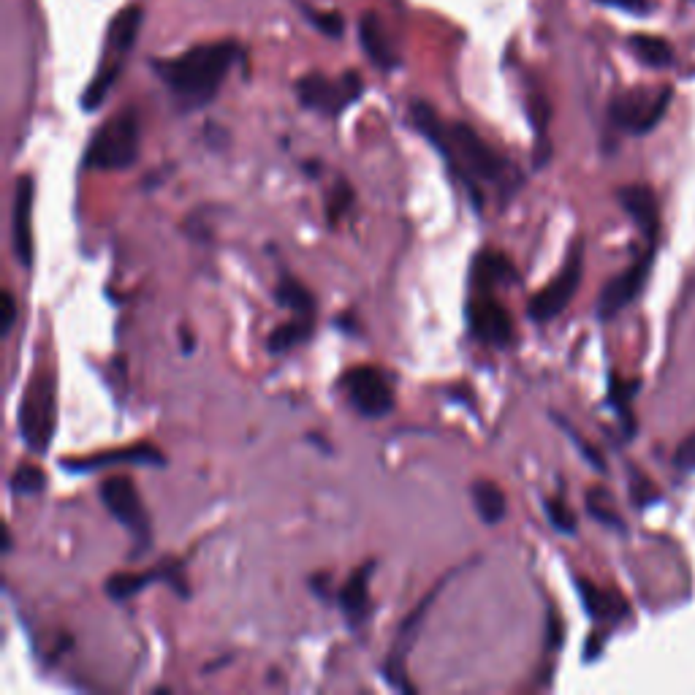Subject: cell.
I'll return each mask as SVG.
<instances>
[{
  "label": "cell",
  "instance_id": "cell-1",
  "mask_svg": "<svg viewBox=\"0 0 695 695\" xmlns=\"http://www.w3.org/2000/svg\"><path fill=\"white\" fill-rule=\"evenodd\" d=\"M410 123L416 125V131L438 150L440 158L446 161L448 172L454 174V180L467 191L476 212L484 210V193H481L484 182L505 188V193H511L522 182L514 163L497 155L470 125L443 123L435 106H429L427 101L410 104Z\"/></svg>",
  "mask_w": 695,
  "mask_h": 695
},
{
  "label": "cell",
  "instance_id": "cell-2",
  "mask_svg": "<svg viewBox=\"0 0 695 695\" xmlns=\"http://www.w3.org/2000/svg\"><path fill=\"white\" fill-rule=\"evenodd\" d=\"M239 55L234 41H212L182 52L180 58L155 60V74L182 109H199L218 96Z\"/></svg>",
  "mask_w": 695,
  "mask_h": 695
},
{
  "label": "cell",
  "instance_id": "cell-3",
  "mask_svg": "<svg viewBox=\"0 0 695 695\" xmlns=\"http://www.w3.org/2000/svg\"><path fill=\"white\" fill-rule=\"evenodd\" d=\"M142 128L136 109H123L98 128L85 150V169L90 172H125L139 161Z\"/></svg>",
  "mask_w": 695,
  "mask_h": 695
},
{
  "label": "cell",
  "instance_id": "cell-4",
  "mask_svg": "<svg viewBox=\"0 0 695 695\" xmlns=\"http://www.w3.org/2000/svg\"><path fill=\"white\" fill-rule=\"evenodd\" d=\"M58 427V381L52 370H36L20 402V435L33 454L52 446Z\"/></svg>",
  "mask_w": 695,
  "mask_h": 695
},
{
  "label": "cell",
  "instance_id": "cell-5",
  "mask_svg": "<svg viewBox=\"0 0 695 695\" xmlns=\"http://www.w3.org/2000/svg\"><path fill=\"white\" fill-rule=\"evenodd\" d=\"M98 495H101L106 511L115 516L117 522L128 530V535L134 538L136 546L131 552V560H139L153 543V522H150V514L144 508L136 484L128 476H109L98 484Z\"/></svg>",
  "mask_w": 695,
  "mask_h": 695
},
{
  "label": "cell",
  "instance_id": "cell-6",
  "mask_svg": "<svg viewBox=\"0 0 695 695\" xmlns=\"http://www.w3.org/2000/svg\"><path fill=\"white\" fill-rule=\"evenodd\" d=\"M364 93V82L356 71H345L340 79H329L324 74H307L296 82L299 104L318 112V115L337 117L348 106H353Z\"/></svg>",
  "mask_w": 695,
  "mask_h": 695
},
{
  "label": "cell",
  "instance_id": "cell-7",
  "mask_svg": "<svg viewBox=\"0 0 695 695\" xmlns=\"http://www.w3.org/2000/svg\"><path fill=\"white\" fill-rule=\"evenodd\" d=\"M581 277H584V242H576L568 258H565V267L557 272V277L530 299L527 315L533 318L535 324L554 321L565 307L571 305V299L581 286Z\"/></svg>",
  "mask_w": 695,
  "mask_h": 695
},
{
  "label": "cell",
  "instance_id": "cell-8",
  "mask_svg": "<svg viewBox=\"0 0 695 695\" xmlns=\"http://www.w3.org/2000/svg\"><path fill=\"white\" fill-rule=\"evenodd\" d=\"M674 90L671 87H660L655 93L649 90H630L622 93L619 98L611 101V123L628 131V134H649L668 112Z\"/></svg>",
  "mask_w": 695,
  "mask_h": 695
},
{
  "label": "cell",
  "instance_id": "cell-9",
  "mask_svg": "<svg viewBox=\"0 0 695 695\" xmlns=\"http://www.w3.org/2000/svg\"><path fill=\"white\" fill-rule=\"evenodd\" d=\"M467 326L478 343L492 345V348H508L514 343L516 329L514 318L505 310V305L492 296V291H473L467 299Z\"/></svg>",
  "mask_w": 695,
  "mask_h": 695
},
{
  "label": "cell",
  "instance_id": "cell-10",
  "mask_svg": "<svg viewBox=\"0 0 695 695\" xmlns=\"http://www.w3.org/2000/svg\"><path fill=\"white\" fill-rule=\"evenodd\" d=\"M451 576H454V573L443 576V581L435 584V590L429 592L427 598L421 600L419 606L410 611L408 619H405V622L400 625V630H397V638H394V644H391L389 657H386V663H383V676H386V682H389L394 690H402V693H416V687L408 682V666H405V663H408L413 641H416V636H419L421 622H424V617H427L429 603L438 598L440 590L446 587V581L451 579Z\"/></svg>",
  "mask_w": 695,
  "mask_h": 695
},
{
  "label": "cell",
  "instance_id": "cell-11",
  "mask_svg": "<svg viewBox=\"0 0 695 695\" xmlns=\"http://www.w3.org/2000/svg\"><path fill=\"white\" fill-rule=\"evenodd\" d=\"M345 397L367 419H383L394 408V389L378 367H353L343 378Z\"/></svg>",
  "mask_w": 695,
  "mask_h": 695
},
{
  "label": "cell",
  "instance_id": "cell-12",
  "mask_svg": "<svg viewBox=\"0 0 695 695\" xmlns=\"http://www.w3.org/2000/svg\"><path fill=\"white\" fill-rule=\"evenodd\" d=\"M155 581H163L172 592H177L180 598H191V587H188V576H185V568L182 562L177 560H163L155 571H120L115 576H109L104 584L106 595L117 603H125V600L142 595L150 584Z\"/></svg>",
  "mask_w": 695,
  "mask_h": 695
},
{
  "label": "cell",
  "instance_id": "cell-13",
  "mask_svg": "<svg viewBox=\"0 0 695 695\" xmlns=\"http://www.w3.org/2000/svg\"><path fill=\"white\" fill-rule=\"evenodd\" d=\"M652 258H655V248H649L644 256H638L625 272L611 277L609 283L603 286L598 302H595V313H598L600 321H609V318L622 313L625 307L633 305V299L641 294V288L647 286V277L652 272Z\"/></svg>",
  "mask_w": 695,
  "mask_h": 695
},
{
  "label": "cell",
  "instance_id": "cell-14",
  "mask_svg": "<svg viewBox=\"0 0 695 695\" xmlns=\"http://www.w3.org/2000/svg\"><path fill=\"white\" fill-rule=\"evenodd\" d=\"M112 465H144V467H163L166 465V457L163 451L153 443H134V446L112 448V451H101V454H93V457H77V459H63L60 467L68 470V473H93V470H104V467Z\"/></svg>",
  "mask_w": 695,
  "mask_h": 695
},
{
  "label": "cell",
  "instance_id": "cell-15",
  "mask_svg": "<svg viewBox=\"0 0 695 695\" xmlns=\"http://www.w3.org/2000/svg\"><path fill=\"white\" fill-rule=\"evenodd\" d=\"M33 177L20 174L14 188V207H11V248L17 264L30 269L33 264Z\"/></svg>",
  "mask_w": 695,
  "mask_h": 695
},
{
  "label": "cell",
  "instance_id": "cell-16",
  "mask_svg": "<svg viewBox=\"0 0 695 695\" xmlns=\"http://www.w3.org/2000/svg\"><path fill=\"white\" fill-rule=\"evenodd\" d=\"M375 573V562H364L362 568L348 576L340 592H337V603L343 611L345 622L351 628H362L367 617H370V579Z\"/></svg>",
  "mask_w": 695,
  "mask_h": 695
},
{
  "label": "cell",
  "instance_id": "cell-17",
  "mask_svg": "<svg viewBox=\"0 0 695 695\" xmlns=\"http://www.w3.org/2000/svg\"><path fill=\"white\" fill-rule=\"evenodd\" d=\"M617 201L625 207L636 226L647 234L649 242H655L660 231V207L649 185H625L617 191Z\"/></svg>",
  "mask_w": 695,
  "mask_h": 695
},
{
  "label": "cell",
  "instance_id": "cell-18",
  "mask_svg": "<svg viewBox=\"0 0 695 695\" xmlns=\"http://www.w3.org/2000/svg\"><path fill=\"white\" fill-rule=\"evenodd\" d=\"M576 590H579L581 606L595 622H611L614 625L619 619L628 617V600L622 598L619 592L600 590L587 579H576Z\"/></svg>",
  "mask_w": 695,
  "mask_h": 695
},
{
  "label": "cell",
  "instance_id": "cell-19",
  "mask_svg": "<svg viewBox=\"0 0 695 695\" xmlns=\"http://www.w3.org/2000/svg\"><path fill=\"white\" fill-rule=\"evenodd\" d=\"M514 264L497 253V250H484L478 253L476 261H473V272H470V283H473V291H492L495 286H511L516 280Z\"/></svg>",
  "mask_w": 695,
  "mask_h": 695
},
{
  "label": "cell",
  "instance_id": "cell-20",
  "mask_svg": "<svg viewBox=\"0 0 695 695\" xmlns=\"http://www.w3.org/2000/svg\"><path fill=\"white\" fill-rule=\"evenodd\" d=\"M142 6H125L109 25V39H106V60H120L134 49L136 36L142 30Z\"/></svg>",
  "mask_w": 695,
  "mask_h": 695
},
{
  "label": "cell",
  "instance_id": "cell-21",
  "mask_svg": "<svg viewBox=\"0 0 695 695\" xmlns=\"http://www.w3.org/2000/svg\"><path fill=\"white\" fill-rule=\"evenodd\" d=\"M359 41H362L367 58L381 71H394L400 66V58H397V52L391 47L389 36H386V30H383L381 20L375 14H364L362 22H359Z\"/></svg>",
  "mask_w": 695,
  "mask_h": 695
},
{
  "label": "cell",
  "instance_id": "cell-22",
  "mask_svg": "<svg viewBox=\"0 0 695 695\" xmlns=\"http://www.w3.org/2000/svg\"><path fill=\"white\" fill-rule=\"evenodd\" d=\"M470 495H473V505H476L478 516H481L489 527L503 522L505 514H508V500H505V492L495 481L478 478V481H473V486H470Z\"/></svg>",
  "mask_w": 695,
  "mask_h": 695
},
{
  "label": "cell",
  "instance_id": "cell-23",
  "mask_svg": "<svg viewBox=\"0 0 695 695\" xmlns=\"http://www.w3.org/2000/svg\"><path fill=\"white\" fill-rule=\"evenodd\" d=\"M315 329V315H291V321L280 324L275 332L267 337L269 353H288L296 345L307 343L313 337Z\"/></svg>",
  "mask_w": 695,
  "mask_h": 695
},
{
  "label": "cell",
  "instance_id": "cell-24",
  "mask_svg": "<svg viewBox=\"0 0 695 695\" xmlns=\"http://www.w3.org/2000/svg\"><path fill=\"white\" fill-rule=\"evenodd\" d=\"M275 299H277V305L291 310V315H315L313 291H310L302 280H296L294 275H288V272L286 275H280V280H277Z\"/></svg>",
  "mask_w": 695,
  "mask_h": 695
},
{
  "label": "cell",
  "instance_id": "cell-25",
  "mask_svg": "<svg viewBox=\"0 0 695 695\" xmlns=\"http://www.w3.org/2000/svg\"><path fill=\"white\" fill-rule=\"evenodd\" d=\"M630 49L649 68H668L674 63V47L666 39H660V36L636 33V36H630Z\"/></svg>",
  "mask_w": 695,
  "mask_h": 695
},
{
  "label": "cell",
  "instance_id": "cell-26",
  "mask_svg": "<svg viewBox=\"0 0 695 695\" xmlns=\"http://www.w3.org/2000/svg\"><path fill=\"white\" fill-rule=\"evenodd\" d=\"M120 71H123V63H120V60L104 58L101 68H98L96 79L87 85L85 96H82V109H85V112H96L98 106L104 104V98L109 96V90L115 87L117 77H120Z\"/></svg>",
  "mask_w": 695,
  "mask_h": 695
},
{
  "label": "cell",
  "instance_id": "cell-27",
  "mask_svg": "<svg viewBox=\"0 0 695 695\" xmlns=\"http://www.w3.org/2000/svg\"><path fill=\"white\" fill-rule=\"evenodd\" d=\"M638 386H641V381L638 378H633V381H625V378H619V375H611L609 381V405L614 410H617V416L622 421H625V432H633V419H630V402H633V397H636Z\"/></svg>",
  "mask_w": 695,
  "mask_h": 695
},
{
  "label": "cell",
  "instance_id": "cell-28",
  "mask_svg": "<svg viewBox=\"0 0 695 695\" xmlns=\"http://www.w3.org/2000/svg\"><path fill=\"white\" fill-rule=\"evenodd\" d=\"M11 492L17 497H36L47 489V473L33 462H22L14 473H11Z\"/></svg>",
  "mask_w": 695,
  "mask_h": 695
},
{
  "label": "cell",
  "instance_id": "cell-29",
  "mask_svg": "<svg viewBox=\"0 0 695 695\" xmlns=\"http://www.w3.org/2000/svg\"><path fill=\"white\" fill-rule=\"evenodd\" d=\"M609 500H611L609 492H603V489H590V492H587V511H590L592 519H598L600 524H606V527H614V530H622V533H625V522H622V516L611 508Z\"/></svg>",
  "mask_w": 695,
  "mask_h": 695
},
{
  "label": "cell",
  "instance_id": "cell-30",
  "mask_svg": "<svg viewBox=\"0 0 695 695\" xmlns=\"http://www.w3.org/2000/svg\"><path fill=\"white\" fill-rule=\"evenodd\" d=\"M351 207H353V185L340 177V180H334L332 191H329V196H326V220L334 226V223L343 218V215H348Z\"/></svg>",
  "mask_w": 695,
  "mask_h": 695
},
{
  "label": "cell",
  "instance_id": "cell-31",
  "mask_svg": "<svg viewBox=\"0 0 695 695\" xmlns=\"http://www.w3.org/2000/svg\"><path fill=\"white\" fill-rule=\"evenodd\" d=\"M543 511H546V519H549V524H552L557 533L573 535L576 530H579L576 514H573L571 508L565 505V500H560V497H549V500H543Z\"/></svg>",
  "mask_w": 695,
  "mask_h": 695
},
{
  "label": "cell",
  "instance_id": "cell-32",
  "mask_svg": "<svg viewBox=\"0 0 695 695\" xmlns=\"http://www.w3.org/2000/svg\"><path fill=\"white\" fill-rule=\"evenodd\" d=\"M552 419L557 421V424H560V427H562V432H565V435H568V438L573 440V446L579 448V451H581V457L587 459V462H590V465L595 467V470H600V473H603V470H606V459L600 457V451H598V448H592L590 443H587V440L581 438L579 432H576V429H573L571 424H568V421H565V419H560V416H557V413H552Z\"/></svg>",
  "mask_w": 695,
  "mask_h": 695
},
{
  "label": "cell",
  "instance_id": "cell-33",
  "mask_svg": "<svg viewBox=\"0 0 695 695\" xmlns=\"http://www.w3.org/2000/svg\"><path fill=\"white\" fill-rule=\"evenodd\" d=\"M307 17H310V22H313L315 28L321 30L324 36H332V39H340L343 36V17L340 14H334V11H313L307 9Z\"/></svg>",
  "mask_w": 695,
  "mask_h": 695
},
{
  "label": "cell",
  "instance_id": "cell-34",
  "mask_svg": "<svg viewBox=\"0 0 695 695\" xmlns=\"http://www.w3.org/2000/svg\"><path fill=\"white\" fill-rule=\"evenodd\" d=\"M630 497H633V503L636 505H649L655 503L660 495H657V489L652 486V481H649L647 476H641V473L633 470V478H630Z\"/></svg>",
  "mask_w": 695,
  "mask_h": 695
},
{
  "label": "cell",
  "instance_id": "cell-35",
  "mask_svg": "<svg viewBox=\"0 0 695 695\" xmlns=\"http://www.w3.org/2000/svg\"><path fill=\"white\" fill-rule=\"evenodd\" d=\"M527 106H530V120H533V125H535L538 144H541V139L546 142V125H549V104H546V98L530 96Z\"/></svg>",
  "mask_w": 695,
  "mask_h": 695
},
{
  "label": "cell",
  "instance_id": "cell-36",
  "mask_svg": "<svg viewBox=\"0 0 695 695\" xmlns=\"http://www.w3.org/2000/svg\"><path fill=\"white\" fill-rule=\"evenodd\" d=\"M17 315H20V310H17V299H14L11 291H3V294H0V334H3V337L14 329V324H17Z\"/></svg>",
  "mask_w": 695,
  "mask_h": 695
},
{
  "label": "cell",
  "instance_id": "cell-37",
  "mask_svg": "<svg viewBox=\"0 0 695 695\" xmlns=\"http://www.w3.org/2000/svg\"><path fill=\"white\" fill-rule=\"evenodd\" d=\"M676 467L679 470H687V473H693L695 470V432L690 435V438L682 443V446L676 448V457H674Z\"/></svg>",
  "mask_w": 695,
  "mask_h": 695
},
{
  "label": "cell",
  "instance_id": "cell-38",
  "mask_svg": "<svg viewBox=\"0 0 695 695\" xmlns=\"http://www.w3.org/2000/svg\"><path fill=\"white\" fill-rule=\"evenodd\" d=\"M606 6H614V9L630 11V14H649V0H600Z\"/></svg>",
  "mask_w": 695,
  "mask_h": 695
},
{
  "label": "cell",
  "instance_id": "cell-39",
  "mask_svg": "<svg viewBox=\"0 0 695 695\" xmlns=\"http://www.w3.org/2000/svg\"><path fill=\"white\" fill-rule=\"evenodd\" d=\"M560 638H562V633H560V622H557V614H549V647H557L560 644Z\"/></svg>",
  "mask_w": 695,
  "mask_h": 695
},
{
  "label": "cell",
  "instance_id": "cell-40",
  "mask_svg": "<svg viewBox=\"0 0 695 695\" xmlns=\"http://www.w3.org/2000/svg\"><path fill=\"white\" fill-rule=\"evenodd\" d=\"M3 552H11V530H3Z\"/></svg>",
  "mask_w": 695,
  "mask_h": 695
}]
</instances>
